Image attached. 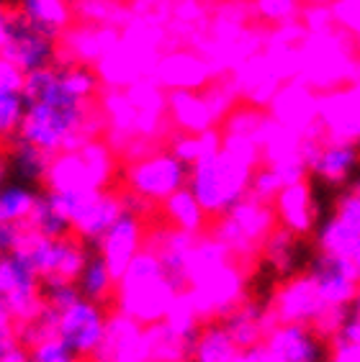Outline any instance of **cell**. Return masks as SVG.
Listing matches in <instances>:
<instances>
[{"label":"cell","instance_id":"cell-20","mask_svg":"<svg viewBox=\"0 0 360 362\" xmlns=\"http://www.w3.org/2000/svg\"><path fill=\"white\" fill-rule=\"evenodd\" d=\"M216 77L206 57L193 47H170L159 54L152 80L165 93L170 90H203Z\"/></svg>","mask_w":360,"mask_h":362},{"label":"cell","instance_id":"cell-36","mask_svg":"<svg viewBox=\"0 0 360 362\" xmlns=\"http://www.w3.org/2000/svg\"><path fill=\"white\" fill-rule=\"evenodd\" d=\"M28 231H34L36 237H64L69 234L67 209L60 195L49 193V190H36V201L31 209V216L26 221Z\"/></svg>","mask_w":360,"mask_h":362},{"label":"cell","instance_id":"cell-34","mask_svg":"<svg viewBox=\"0 0 360 362\" xmlns=\"http://www.w3.org/2000/svg\"><path fill=\"white\" fill-rule=\"evenodd\" d=\"M260 262H265L281 278L291 275V272H298L301 270V262H304V239L293 237L286 229L276 226L263 242Z\"/></svg>","mask_w":360,"mask_h":362},{"label":"cell","instance_id":"cell-42","mask_svg":"<svg viewBox=\"0 0 360 362\" xmlns=\"http://www.w3.org/2000/svg\"><path fill=\"white\" fill-rule=\"evenodd\" d=\"M252 21L263 28L283 26L298 21L304 0H247Z\"/></svg>","mask_w":360,"mask_h":362},{"label":"cell","instance_id":"cell-14","mask_svg":"<svg viewBox=\"0 0 360 362\" xmlns=\"http://www.w3.org/2000/svg\"><path fill=\"white\" fill-rule=\"evenodd\" d=\"M304 160L309 180L322 182L325 188L342 190L353 185L358 173V144L332 139H304Z\"/></svg>","mask_w":360,"mask_h":362},{"label":"cell","instance_id":"cell-19","mask_svg":"<svg viewBox=\"0 0 360 362\" xmlns=\"http://www.w3.org/2000/svg\"><path fill=\"white\" fill-rule=\"evenodd\" d=\"M270 209H273V216H276V226H281V229H286L298 239L312 237L319 218H322V206H319L314 180L283 185L276 193V198L270 201Z\"/></svg>","mask_w":360,"mask_h":362},{"label":"cell","instance_id":"cell-53","mask_svg":"<svg viewBox=\"0 0 360 362\" xmlns=\"http://www.w3.org/2000/svg\"><path fill=\"white\" fill-rule=\"evenodd\" d=\"M0 362H28L26 347H23V344H16L13 349H8V352L0 355Z\"/></svg>","mask_w":360,"mask_h":362},{"label":"cell","instance_id":"cell-4","mask_svg":"<svg viewBox=\"0 0 360 362\" xmlns=\"http://www.w3.org/2000/svg\"><path fill=\"white\" fill-rule=\"evenodd\" d=\"M178 293L180 286L167 275L165 267L159 265V259L145 247L116 275L111 303L113 311L129 316L142 327H150V324L165 319V314L178 298Z\"/></svg>","mask_w":360,"mask_h":362},{"label":"cell","instance_id":"cell-3","mask_svg":"<svg viewBox=\"0 0 360 362\" xmlns=\"http://www.w3.org/2000/svg\"><path fill=\"white\" fill-rule=\"evenodd\" d=\"M252 272L227 255L211 234L196 237L183 293L201 321H222L249 298Z\"/></svg>","mask_w":360,"mask_h":362},{"label":"cell","instance_id":"cell-44","mask_svg":"<svg viewBox=\"0 0 360 362\" xmlns=\"http://www.w3.org/2000/svg\"><path fill=\"white\" fill-rule=\"evenodd\" d=\"M26 357H28V362H77V355L55 334V332L39 337V339H34V341H28Z\"/></svg>","mask_w":360,"mask_h":362},{"label":"cell","instance_id":"cell-16","mask_svg":"<svg viewBox=\"0 0 360 362\" xmlns=\"http://www.w3.org/2000/svg\"><path fill=\"white\" fill-rule=\"evenodd\" d=\"M309 278L319 296V303L330 308H353L360 296V262L314 255L309 267Z\"/></svg>","mask_w":360,"mask_h":362},{"label":"cell","instance_id":"cell-52","mask_svg":"<svg viewBox=\"0 0 360 362\" xmlns=\"http://www.w3.org/2000/svg\"><path fill=\"white\" fill-rule=\"evenodd\" d=\"M13 18H16L13 3H11V0H0V54H3V49H6L8 34H11V26H13Z\"/></svg>","mask_w":360,"mask_h":362},{"label":"cell","instance_id":"cell-51","mask_svg":"<svg viewBox=\"0 0 360 362\" xmlns=\"http://www.w3.org/2000/svg\"><path fill=\"white\" fill-rule=\"evenodd\" d=\"M235 362H281L268 347H265V341L260 344H252V347H242L240 349V355L235 357Z\"/></svg>","mask_w":360,"mask_h":362},{"label":"cell","instance_id":"cell-40","mask_svg":"<svg viewBox=\"0 0 360 362\" xmlns=\"http://www.w3.org/2000/svg\"><path fill=\"white\" fill-rule=\"evenodd\" d=\"M36 201V188L26 182H6L0 190V223H26Z\"/></svg>","mask_w":360,"mask_h":362},{"label":"cell","instance_id":"cell-33","mask_svg":"<svg viewBox=\"0 0 360 362\" xmlns=\"http://www.w3.org/2000/svg\"><path fill=\"white\" fill-rule=\"evenodd\" d=\"M80 160L85 165V173H88L90 182L96 190H108L116 188L118 173H121V160H118L116 149H113L103 136H96V139L83 141L80 146H75Z\"/></svg>","mask_w":360,"mask_h":362},{"label":"cell","instance_id":"cell-39","mask_svg":"<svg viewBox=\"0 0 360 362\" xmlns=\"http://www.w3.org/2000/svg\"><path fill=\"white\" fill-rule=\"evenodd\" d=\"M165 146L173 152V157H178L186 168H191L193 162L203 160L208 154H214L222 146V134L219 129H208L201 134H178L170 132L165 139Z\"/></svg>","mask_w":360,"mask_h":362},{"label":"cell","instance_id":"cell-9","mask_svg":"<svg viewBox=\"0 0 360 362\" xmlns=\"http://www.w3.org/2000/svg\"><path fill=\"white\" fill-rule=\"evenodd\" d=\"M18 255L31 265L42 286H75L93 250L75 234L47 239L28 231V239Z\"/></svg>","mask_w":360,"mask_h":362},{"label":"cell","instance_id":"cell-26","mask_svg":"<svg viewBox=\"0 0 360 362\" xmlns=\"http://www.w3.org/2000/svg\"><path fill=\"white\" fill-rule=\"evenodd\" d=\"M193 244H196L193 234L170 229V226H165V223H159V221H152L150 229H147L145 247L159 259V265L165 267L167 275L178 283L180 291H183V280H186L188 265H191Z\"/></svg>","mask_w":360,"mask_h":362},{"label":"cell","instance_id":"cell-11","mask_svg":"<svg viewBox=\"0 0 360 362\" xmlns=\"http://www.w3.org/2000/svg\"><path fill=\"white\" fill-rule=\"evenodd\" d=\"M0 300L8 314L13 316L16 327L28 324L42 314L44 288L21 255H0Z\"/></svg>","mask_w":360,"mask_h":362},{"label":"cell","instance_id":"cell-41","mask_svg":"<svg viewBox=\"0 0 360 362\" xmlns=\"http://www.w3.org/2000/svg\"><path fill=\"white\" fill-rule=\"evenodd\" d=\"M72 11H75V21L96 23V26L121 28L129 21L126 3H118V0H75Z\"/></svg>","mask_w":360,"mask_h":362},{"label":"cell","instance_id":"cell-25","mask_svg":"<svg viewBox=\"0 0 360 362\" xmlns=\"http://www.w3.org/2000/svg\"><path fill=\"white\" fill-rule=\"evenodd\" d=\"M263 341L281 362H325L327 357V341L306 324H276Z\"/></svg>","mask_w":360,"mask_h":362},{"label":"cell","instance_id":"cell-30","mask_svg":"<svg viewBox=\"0 0 360 362\" xmlns=\"http://www.w3.org/2000/svg\"><path fill=\"white\" fill-rule=\"evenodd\" d=\"M13 8L28 26L39 28L55 42L75 23V11L69 0H16Z\"/></svg>","mask_w":360,"mask_h":362},{"label":"cell","instance_id":"cell-37","mask_svg":"<svg viewBox=\"0 0 360 362\" xmlns=\"http://www.w3.org/2000/svg\"><path fill=\"white\" fill-rule=\"evenodd\" d=\"M3 152H6L8 170H11V175H16V180L26 182V185H42L52 154L42 152L39 146L28 144V141L18 139V136Z\"/></svg>","mask_w":360,"mask_h":362},{"label":"cell","instance_id":"cell-56","mask_svg":"<svg viewBox=\"0 0 360 362\" xmlns=\"http://www.w3.org/2000/svg\"><path fill=\"white\" fill-rule=\"evenodd\" d=\"M77 362H88V360H77Z\"/></svg>","mask_w":360,"mask_h":362},{"label":"cell","instance_id":"cell-5","mask_svg":"<svg viewBox=\"0 0 360 362\" xmlns=\"http://www.w3.org/2000/svg\"><path fill=\"white\" fill-rule=\"evenodd\" d=\"M255 168L257 162L232 152L227 146H219L214 154L188 168L186 188L201 203L206 216L216 218L249 193V177Z\"/></svg>","mask_w":360,"mask_h":362},{"label":"cell","instance_id":"cell-35","mask_svg":"<svg viewBox=\"0 0 360 362\" xmlns=\"http://www.w3.org/2000/svg\"><path fill=\"white\" fill-rule=\"evenodd\" d=\"M240 344L232 339L222 321H203L196 332L191 362H235Z\"/></svg>","mask_w":360,"mask_h":362},{"label":"cell","instance_id":"cell-49","mask_svg":"<svg viewBox=\"0 0 360 362\" xmlns=\"http://www.w3.org/2000/svg\"><path fill=\"white\" fill-rule=\"evenodd\" d=\"M325 362H360V339L334 337V339L327 344Z\"/></svg>","mask_w":360,"mask_h":362},{"label":"cell","instance_id":"cell-55","mask_svg":"<svg viewBox=\"0 0 360 362\" xmlns=\"http://www.w3.org/2000/svg\"><path fill=\"white\" fill-rule=\"evenodd\" d=\"M304 3H319V6H330L332 0H304Z\"/></svg>","mask_w":360,"mask_h":362},{"label":"cell","instance_id":"cell-58","mask_svg":"<svg viewBox=\"0 0 360 362\" xmlns=\"http://www.w3.org/2000/svg\"><path fill=\"white\" fill-rule=\"evenodd\" d=\"M69 3H75V0H69Z\"/></svg>","mask_w":360,"mask_h":362},{"label":"cell","instance_id":"cell-13","mask_svg":"<svg viewBox=\"0 0 360 362\" xmlns=\"http://www.w3.org/2000/svg\"><path fill=\"white\" fill-rule=\"evenodd\" d=\"M67 209L69 234L83 239L85 244H96L108 226L124 214V203L118 188L108 190H90L83 195L62 198Z\"/></svg>","mask_w":360,"mask_h":362},{"label":"cell","instance_id":"cell-46","mask_svg":"<svg viewBox=\"0 0 360 362\" xmlns=\"http://www.w3.org/2000/svg\"><path fill=\"white\" fill-rule=\"evenodd\" d=\"M330 13H332L334 28L355 36L360 34V0H332L330 3Z\"/></svg>","mask_w":360,"mask_h":362},{"label":"cell","instance_id":"cell-10","mask_svg":"<svg viewBox=\"0 0 360 362\" xmlns=\"http://www.w3.org/2000/svg\"><path fill=\"white\" fill-rule=\"evenodd\" d=\"M317 255L360 262V190L358 185L342 188L332 201V209L319 218L314 229Z\"/></svg>","mask_w":360,"mask_h":362},{"label":"cell","instance_id":"cell-23","mask_svg":"<svg viewBox=\"0 0 360 362\" xmlns=\"http://www.w3.org/2000/svg\"><path fill=\"white\" fill-rule=\"evenodd\" d=\"M118 28L75 21L57 39V64L96 67V62L116 44Z\"/></svg>","mask_w":360,"mask_h":362},{"label":"cell","instance_id":"cell-43","mask_svg":"<svg viewBox=\"0 0 360 362\" xmlns=\"http://www.w3.org/2000/svg\"><path fill=\"white\" fill-rule=\"evenodd\" d=\"M23 108H26V103H23L21 93L0 90V149H6L18 136Z\"/></svg>","mask_w":360,"mask_h":362},{"label":"cell","instance_id":"cell-12","mask_svg":"<svg viewBox=\"0 0 360 362\" xmlns=\"http://www.w3.org/2000/svg\"><path fill=\"white\" fill-rule=\"evenodd\" d=\"M52 311H55L57 337L75 352L77 360H88L103 337L108 306H101V303H93V300L77 296L67 306L52 308Z\"/></svg>","mask_w":360,"mask_h":362},{"label":"cell","instance_id":"cell-8","mask_svg":"<svg viewBox=\"0 0 360 362\" xmlns=\"http://www.w3.org/2000/svg\"><path fill=\"white\" fill-rule=\"evenodd\" d=\"M186 180L188 168L162 144L154 146L152 152L137 157V160L121 162V173H118L121 188L118 190L137 195L152 206H159L167 195L186 188Z\"/></svg>","mask_w":360,"mask_h":362},{"label":"cell","instance_id":"cell-24","mask_svg":"<svg viewBox=\"0 0 360 362\" xmlns=\"http://www.w3.org/2000/svg\"><path fill=\"white\" fill-rule=\"evenodd\" d=\"M3 54L28 75V72L42 70V67H49V64L57 62V42L49 39L47 34H42L39 28L28 26L21 16L16 13Z\"/></svg>","mask_w":360,"mask_h":362},{"label":"cell","instance_id":"cell-15","mask_svg":"<svg viewBox=\"0 0 360 362\" xmlns=\"http://www.w3.org/2000/svg\"><path fill=\"white\" fill-rule=\"evenodd\" d=\"M317 126L325 139L350 141L360 139V88L347 83L317 93Z\"/></svg>","mask_w":360,"mask_h":362},{"label":"cell","instance_id":"cell-32","mask_svg":"<svg viewBox=\"0 0 360 362\" xmlns=\"http://www.w3.org/2000/svg\"><path fill=\"white\" fill-rule=\"evenodd\" d=\"M145 337L150 362H191L196 332L178 329L167 321H157V324L145 327Z\"/></svg>","mask_w":360,"mask_h":362},{"label":"cell","instance_id":"cell-21","mask_svg":"<svg viewBox=\"0 0 360 362\" xmlns=\"http://www.w3.org/2000/svg\"><path fill=\"white\" fill-rule=\"evenodd\" d=\"M88 362H150L145 327L118 311H108L103 337Z\"/></svg>","mask_w":360,"mask_h":362},{"label":"cell","instance_id":"cell-2","mask_svg":"<svg viewBox=\"0 0 360 362\" xmlns=\"http://www.w3.org/2000/svg\"><path fill=\"white\" fill-rule=\"evenodd\" d=\"M103 136L116 149L118 160L132 162L162 146L170 134L165 113V90L154 80H139L126 88H103L98 93Z\"/></svg>","mask_w":360,"mask_h":362},{"label":"cell","instance_id":"cell-29","mask_svg":"<svg viewBox=\"0 0 360 362\" xmlns=\"http://www.w3.org/2000/svg\"><path fill=\"white\" fill-rule=\"evenodd\" d=\"M157 221L170 226V229L201 237V234L208 231L211 218L206 216V211L201 209V203L196 201L191 190L180 188L173 195H167L165 201L157 206Z\"/></svg>","mask_w":360,"mask_h":362},{"label":"cell","instance_id":"cell-7","mask_svg":"<svg viewBox=\"0 0 360 362\" xmlns=\"http://www.w3.org/2000/svg\"><path fill=\"white\" fill-rule=\"evenodd\" d=\"M273 229L276 216L270 203L257 201L252 195H244L242 201L208 223V234L222 244L229 257L237 259L249 272L260 265V250Z\"/></svg>","mask_w":360,"mask_h":362},{"label":"cell","instance_id":"cell-57","mask_svg":"<svg viewBox=\"0 0 360 362\" xmlns=\"http://www.w3.org/2000/svg\"><path fill=\"white\" fill-rule=\"evenodd\" d=\"M118 3H126V0H118Z\"/></svg>","mask_w":360,"mask_h":362},{"label":"cell","instance_id":"cell-22","mask_svg":"<svg viewBox=\"0 0 360 362\" xmlns=\"http://www.w3.org/2000/svg\"><path fill=\"white\" fill-rule=\"evenodd\" d=\"M150 223L152 221H147V218L134 216V214L124 211V214L101 234V239L93 244V247H96V255L108 265V270H111L113 275H118V272L137 257L139 252L145 250Z\"/></svg>","mask_w":360,"mask_h":362},{"label":"cell","instance_id":"cell-18","mask_svg":"<svg viewBox=\"0 0 360 362\" xmlns=\"http://www.w3.org/2000/svg\"><path fill=\"white\" fill-rule=\"evenodd\" d=\"M273 324H312L319 314V296L306 270H298L278 280V286L263 300Z\"/></svg>","mask_w":360,"mask_h":362},{"label":"cell","instance_id":"cell-45","mask_svg":"<svg viewBox=\"0 0 360 362\" xmlns=\"http://www.w3.org/2000/svg\"><path fill=\"white\" fill-rule=\"evenodd\" d=\"M126 11H129V18H139V21L165 28L170 0H126Z\"/></svg>","mask_w":360,"mask_h":362},{"label":"cell","instance_id":"cell-17","mask_svg":"<svg viewBox=\"0 0 360 362\" xmlns=\"http://www.w3.org/2000/svg\"><path fill=\"white\" fill-rule=\"evenodd\" d=\"M265 111L278 126L298 134L301 139H319L317 126V90L301 80H286L268 100Z\"/></svg>","mask_w":360,"mask_h":362},{"label":"cell","instance_id":"cell-28","mask_svg":"<svg viewBox=\"0 0 360 362\" xmlns=\"http://www.w3.org/2000/svg\"><path fill=\"white\" fill-rule=\"evenodd\" d=\"M216 0H170L165 34L170 47H198L208 28Z\"/></svg>","mask_w":360,"mask_h":362},{"label":"cell","instance_id":"cell-6","mask_svg":"<svg viewBox=\"0 0 360 362\" xmlns=\"http://www.w3.org/2000/svg\"><path fill=\"white\" fill-rule=\"evenodd\" d=\"M355 36L327 28L319 34H306L298 44L296 54V77L312 90H330L337 85L358 83V52Z\"/></svg>","mask_w":360,"mask_h":362},{"label":"cell","instance_id":"cell-31","mask_svg":"<svg viewBox=\"0 0 360 362\" xmlns=\"http://www.w3.org/2000/svg\"><path fill=\"white\" fill-rule=\"evenodd\" d=\"M222 324L227 327L232 339L240 344V349L260 344L270 329L276 327L268 314V308H265V303L263 300L252 298V296H249L247 300H242L227 319H222Z\"/></svg>","mask_w":360,"mask_h":362},{"label":"cell","instance_id":"cell-50","mask_svg":"<svg viewBox=\"0 0 360 362\" xmlns=\"http://www.w3.org/2000/svg\"><path fill=\"white\" fill-rule=\"evenodd\" d=\"M23 80H26V72L16 62H11L6 54H0V90L21 93Z\"/></svg>","mask_w":360,"mask_h":362},{"label":"cell","instance_id":"cell-38","mask_svg":"<svg viewBox=\"0 0 360 362\" xmlns=\"http://www.w3.org/2000/svg\"><path fill=\"white\" fill-rule=\"evenodd\" d=\"M75 288L83 298L93 300V303H101V306H108L113 298V288H116V275L93 252L88 257V262H85L83 272H80V278L75 280Z\"/></svg>","mask_w":360,"mask_h":362},{"label":"cell","instance_id":"cell-47","mask_svg":"<svg viewBox=\"0 0 360 362\" xmlns=\"http://www.w3.org/2000/svg\"><path fill=\"white\" fill-rule=\"evenodd\" d=\"M281 188H283V185H281V180L276 177V173H273L270 168H265V165H257L255 173H252V177H249V193L247 195H252V198H257V201L270 203Z\"/></svg>","mask_w":360,"mask_h":362},{"label":"cell","instance_id":"cell-27","mask_svg":"<svg viewBox=\"0 0 360 362\" xmlns=\"http://www.w3.org/2000/svg\"><path fill=\"white\" fill-rule=\"evenodd\" d=\"M165 113L170 132L201 134L219 129V119L211 111L203 90H170L165 93Z\"/></svg>","mask_w":360,"mask_h":362},{"label":"cell","instance_id":"cell-1","mask_svg":"<svg viewBox=\"0 0 360 362\" xmlns=\"http://www.w3.org/2000/svg\"><path fill=\"white\" fill-rule=\"evenodd\" d=\"M96 72L80 64H49L23 80V119L18 139L57 154L103 134Z\"/></svg>","mask_w":360,"mask_h":362},{"label":"cell","instance_id":"cell-54","mask_svg":"<svg viewBox=\"0 0 360 362\" xmlns=\"http://www.w3.org/2000/svg\"><path fill=\"white\" fill-rule=\"evenodd\" d=\"M8 177H11V170H8L6 152L0 149V190H3V185H6V182H8Z\"/></svg>","mask_w":360,"mask_h":362},{"label":"cell","instance_id":"cell-48","mask_svg":"<svg viewBox=\"0 0 360 362\" xmlns=\"http://www.w3.org/2000/svg\"><path fill=\"white\" fill-rule=\"evenodd\" d=\"M26 239V223H0V255H18Z\"/></svg>","mask_w":360,"mask_h":362}]
</instances>
